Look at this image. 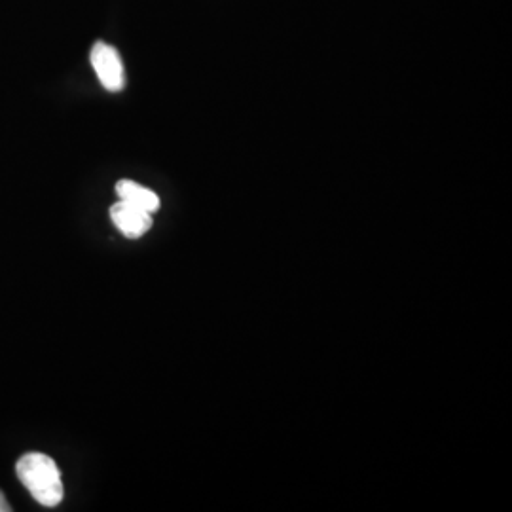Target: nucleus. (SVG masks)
Instances as JSON below:
<instances>
[{
    "mask_svg": "<svg viewBox=\"0 0 512 512\" xmlns=\"http://www.w3.org/2000/svg\"><path fill=\"white\" fill-rule=\"evenodd\" d=\"M16 473L21 484L29 490V494L44 507H57L63 497V480L55 465L54 459L40 452H29L21 456L16 465Z\"/></svg>",
    "mask_w": 512,
    "mask_h": 512,
    "instance_id": "nucleus-1",
    "label": "nucleus"
},
{
    "mask_svg": "<svg viewBox=\"0 0 512 512\" xmlns=\"http://www.w3.org/2000/svg\"><path fill=\"white\" fill-rule=\"evenodd\" d=\"M90 61H92V67L105 90L114 93L124 90V86H126L124 63L114 46H110L107 42H101V40L95 42L92 54H90Z\"/></svg>",
    "mask_w": 512,
    "mask_h": 512,
    "instance_id": "nucleus-2",
    "label": "nucleus"
},
{
    "mask_svg": "<svg viewBox=\"0 0 512 512\" xmlns=\"http://www.w3.org/2000/svg\"><path fill=\"white\" fill-rule=\"evenodd\" d=\"M110 219L114 222V226L129 239L143 238L152 228L150 213L122 200L110 207Z\"/></svg>",
    "mask_w": 512,
    "mask_h": 512,
    "instance_id": "nucleus-3",
    "label": "nucleus"
},
{
    "mask_svg": "<svg viewBox=\"0 0 512 512\" xmlns=\"http://www.w3.org/2000/svg\"><path fill=\"white\" fill-rule=\"evenodd\" d=\"M116 194L122 202L131 203L143 211H147L150 215H154L160 209V198L156 192L148 190L141 184L133 183V181H118L116 184Z\"/></svg>",
    "mask_w": 512,
    "mask_h": 512,
    "instance_id": "nucleus-4",
    "label": "nucleus"
},
{
    "mask_svg": "<svg viewBox=\"0 0 512 512\" xmlns=\"http://www.w3.org/2000/svg\"><path fill=\"white\" fill-rule=\"evenodd\" d=\"M12 511V507L8 505V501H6V497H4V494L0 492V512H10Z\"/></svg>",
    "mask_w": 512,
    "mask_h": 512,
    "instance_id": "nucleus-5",
    "label": "nucleus"
}]
</instances>
